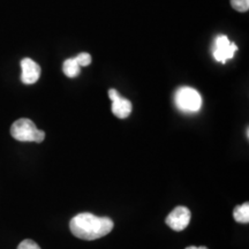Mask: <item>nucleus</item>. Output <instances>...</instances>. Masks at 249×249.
I'll list each match as a JSON object with an SVG mask.
<instances>
[{
  "label": "nucleus",
  "instance_id": "1",
  "mask_svg": "<svg viewBox=\"0 0 249 249\" xmlns=\"http://www.w3.org/2000/svg\"><path fill=\"white\" fill-rule=\"evenodd\" d=\"M71 233L82 240H97L113 230V222L108 217H97L90 213L76 214L70 223Z\"/></svg>",
  "mask_w": 249,
  "mask_h": 249
},
{
  "label": "nucleus",
  "instance_id": "2",
  "mask_svg": "<svg viewBox=\"0 0 249 249\" xmlns=\"http://www.w3.org/2000/svg\"><path fill=\"white\" fill-rule=\"evenodd\" d=\"M11 135L21 142L40 143L45 139V133L37 128L36 124L27 118H21L12 124Z\"/></svg>",
  "mask_w": 249,
  "mask_h": 249
},
{
  "label": "nucleus",
  "instance_id": "3",
  "mask_svg": "<svg viewBox=\"0 0 249 249\" xmlns=\"http://www.w3.org/2000/svg\"><path fill=\"white\" fill-rule=\"evenodd\" d=\"M174 102H176L177 107L186 113H195L200 111L202 107L200 92L191 87H182L178 89L174 96Z\"/></svg>",
  "mask_w": 249,
  "mask_h": 249
},
{
  "label": "nucleus",
  "instance_id": "4",
  "mask_svg": "<svg viewBox=\"0 0 249 249\" xmlns=\"http://www.w3.org/2000/svg\"><path fill=\"white\" fill-rule=\"evenodd\" d=\"M236 50H238V46L235 45V43L230 42L225 35H218L214 38L213 54L217 61L225 64L227 60L234 57Z\"/></svg>",
  "mask_w": 249,
  "mask_h": 249
},
{
  "label": "nucleus",
  "instance_id": "5",
  "mask_svg": "<svg viewBox=\"0 0 249 249\" xmlns=\"http://www.w3.org/2000/svg\"><path fill=\"white\" fill-rule=\"evenodd\" d=\"M191 210L186 207H177L166 217V225L171 227L173 231H183L191 222Z\"/></svg>",
  "mask_w": 249,
  "mask_h": 249
},
{
  "label": "nucleus",
  "instance_id": "6",
  "mask_svg": "<svg viewBox=\"0 0 249 249\" xmlns=\"http://www.w3.org/2000/svg\"><path fill=\"white\" fill-rule=\"evenodd\" d=\"M108 97L112 101V112L119 119H126L132 113V103L128 99L123 98L116 89L108 90Z\"/></svg>",
  "mask_w": 249,
  "mask_h": 249
},
{
  "label": "nucleus",
  "instance_id": "7",
  "mask_svg": "<svg viewBox=\"0 0 249 249\" xmlns=\"http://www.w3.org/2000/svg\"><path fill=\"white\" fill-rule=\"evenodd\" d=\"M21 68H22V74H21V81L24 85H34L38 81L40 76V67L30 58H24L21 60Z\"/></svg>",
  "mask_w": 249,
  "mask_h": 249
},
{
  "label": "nucleus",
  "instance_id": "8",
  "mask_svg": "<svg viewBox=\"0 0 249 249\" xmlns=\"http://www.w3.org/2000/svg\"><path fill=\"white\" fill-rule=\"evenodd\" d=\"M62 71H64V74L67 77H71V79H74L80 74L81 71V66L75 58H70L67 60L64 61V65H62Z\"/></svg>",
  "mask_w": 249,
  "mask_h": 249
},
{
  "label": "nucleus",
  "instance_id": "9",
  "mask_svg": "<svg viewBox=\"0 0 249 249\" xmlns=\"http://www.w3.org/2000/svg\"><path fill=\"white\" fill-rule=\"evenodd\" d=\"M233 217H234L235 222L238 223H241V224L249 223V204L247 202H245V203H242L234 208Z\"/></svg>",
  "mask_w": 249,
  "mask_h": 249
},
{
  "label": "nucleus",
  "instance_id": "10",
  "mask_svg": "<svg viewBox=\"0 0 249 249\" xmlns=\"http://www.w3.org/2000/svg\"><path fill=\"white\" fill-rule=\"evenodd\" d=\"M232 7L238 12H247L249 9V0H231Z\"/></svg>",
  "mask_w": 249,
  "mask_h": 249
},
{
  "label": "nucleus",
  "instance_id": "11",
  "mask_svg": "<svg viewBox=\"0 0 249 249\" xmlns=\"http://www.w3.org/2000/svg\"><path fill=\"white\" fill-rule=\"evenodd\" d=\"M75 59L79 62V65L81 67H86V66H89L90 64H91V55L89 53H87V52H82V53L77 54Z\"/></svg>",
  "mask_w": 249,
  "mask_h": 249
},
{
  "label": "nucleus",
  "instance_id": "12",
  "mask_svg": "<svg viewBox=\"0 0 249 249\" xmlns=\"http://www.w3.org/2000/svg\"><path fill=\"white\" fill-rule=\"evenodd\" d=\"M18 249H40V247L34 240L26 239L18 246Z\"/></svg>",
  "mask_w": 249,
  "mask_h": 249
},
{
  "label": "nucleus",
  "instance_id": "13",
  "mask_svg": "<svg viewBox=\"0 0 249 249\" xmlns=\"http://www.w3.org/2000/svg\"><path fill=\"white\" fill-rule=\"evenodd\" d=\"M186 249H208L207 247H194V246H191V247H187Z\"/></svg>",
  "mask_w": 249,
  "mask_h": 249
}]
</instances>
